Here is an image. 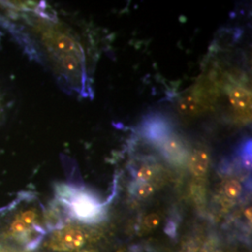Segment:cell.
Here are the masks:
<instances>
[{"label": "cell", "instance_id": "4", "mask_svg": "<svg viewBox=\"0 0 252 252\" xmlns=\"http://www.w3.org/2000/svg\"><path fill=\"white\" fill-rule=\"evenodd\" d=\"M157 146L162 154L174 162H182L188 157L186 145L180 136L172 132L162 139Z\"/></svg>", "mask_w": 252, "mask_h": 252}, {"label": "cell", "instance_id": "14", "mask_svg": "<svg viewBox=\"0 0 252 252\" xmlns=\"http://www.w3.org/2000/svg\"><path fill=\"white\" fill-rule=\"evenodd\" d=\"M245 215L247 217V219L250 220V222L252 221V207H248L245 211Z\"/></svg>", "mask_w": 252, "mask_h": 252}, {"label": "cell", "instance_id": "9", "mask_svg": "<svg viewBox=\"0 0 252 252\" xmlns=\"http://www.w3.org/2000/svg\"><path fill=\"white\" fill-rule=\"evenodd\" d=\"M242 191V184L237 180H227L223 185V193L226 197L230 200L239 198Z\"/></svg>", "mask_w": 252, "mask_h": 252}, {"label": "cell", "instance_id": "2", "mask_svg": "<svg viewBox=\"0 0 252 252\" xmlns=\"http://www.w3.org/2000/svg\"><path fill=\"white\" fill-rule=\"evenodd\" d=\"M55 195L65 212L74 220L92 223L98 221L104 215V206L90 190L71 184L55 186Z\"/></svg>", "mask_w": 252, "mask_h": 252}, {"label": "cell", "instance_id": "10", "mask_svg": "<svg viewBox=\"0 0 252 252\" xmlns=\"http://www.w3.org/2000/svg\"><path fill=\"white\" fill-rule=\"evenodd\" d=\"M154 191V187L150 182L145 183H135L133 186L132 192L137 199H146L151 196Z\"/></svg>", "mask_w": 252, "mask_h": 252}, {"label": "cell", "instance_id": "11", "mask_svg": "<svg viewBox=\"0 0 252 252\" xmlns=\"http://www.w3.org/2000/svg\"><path fill=\"white\" fill-rule=\"evenodd\" d=\"M153 167L150 165H142L140 166L135 174V183H145V182H149L152 180L153 177Z\"/></svg>", "mask_w": 252, "mask_h": 252}, {"label": "cell", "instance_id": "5", "mask_svg": "<svg viewBox=\"0 0 252 252\" xmlns=\"http://www.w3.org/2000/svg\"><path fill=\"white\" fill-rule=\"evenodd\" d=\"M142 132L146 138L157 145L166 135L171 134L172 128L164 118L153 115L145 119Z\"/></svg>", "mask_w": 252, "mask_h": 252}, {"label": "cell", "instance_id": "7", "mask_svg": "<svg viewBox=\"0 0 252 252\" xmlns=\"http://www.w3.org/2000/svg\"><path fill=\"white\" fill-rule=\"evenodd\" d=\"M210 156L205 150H194L189 156V171L196 178H203L209 167Z\"/></svg>", "mask_w": 252, "mask_h": 252}, {"label": "cell", "instance_id": "3", "mask_svg": "<svg viewBox=\"0 0 252 252\" xmlns=\"http://www.w3.org/2000/svg\"><path fill=\"white\" fill-rule=\"evenodd\" d=\"M88 240V235L79 227H62L56 229L47 241V248L55 252H77L83 248Z\"/></svg>", "mask_w": 252, "mask_h": 252}, {"label": "cell", "instance_id": "13", "mask_svg": "<svg viewBox=\"0 0 252 252\" xmlns=\"http://www.w3.org/2000/svg\"><path fill=\"white\" fill-rule=\"evenodd\" d=\"M0 252H29L18 248H14L12 246H9L6 244L0 243Z\"/></svg>", "mask_w": 252, "mask_h": 252}, {"label": "cell", "instance_id": "8", "mask_svg": "<svg viewBox=\"0 0 252 252\" xmlns=\"http://www.w3.org/2000/svg\"><path fill=\"white\" fill-rule=\"evenodd\" d=\"M203 108L204 107L202 106L201 100L199 99L195 94L188 95L180 101V111L184 114H197L203 110Z\"/></svg>", "mask_w": 252, "mask_h": 252}, {"label": "cell", "instance_id": "6", "mask_svg": "<svg viewBox=\"0 0 252 252\" xmlns=\"http://www.w3.org/2000/svg\"><path fill=\"white\" fill-rule=\"evenodd\" d=\"M229 99L233 108L239 113L249 114L252 108V94L243 86H233L229 92Z\"/></svg>", "mask_w": 252, "mask_h": 252}, {"label": "cell", "instance_id": "12", "mask_svg": "<svg viewBox=\"0 0 252 252\" xmlns=\"http://www.w3.org/2000/svg\"><path fill=\"white\" fill-rule=\"evenodd\" d=\"M161 218L156 213H151L145 217L143 220V229L145 231H152L160 224Z\"/></svg>", "mask_w": 252, "mask_h": 252}, {"label": "cell", "instance_id": "1", "mask_svg": "<svg viewBox=\"0 0 252 252\" xmlns=\"http://www.w3.org/2000/svg\"><path fill=\"white\" fill-rule=\"evenodd\" d=\"M46 219L45 211L34 193H19L0 209V243L34 251L45 236Z\"/></svg>", "mask_w": 252, "mask_h": 252}]
</instances>
